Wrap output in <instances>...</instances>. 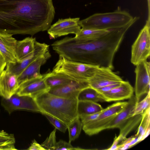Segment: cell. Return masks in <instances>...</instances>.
Listing matches in <instances>:
<instances>
[{
  "label": "cell",
  "instance_id": "6da1fadb",
  "mask_svg": "<svg viewBox=\"0 0 150 150\" xmlns=\"http://www.w3.org/2000/svg\"><path fill=\"white\" fill-rule=\"evenodd\" d=\"M55 14L52 0L0 1V32L33 35L47 30Z\"/></svg>",
  "mask_w": 150,
  "mask_h": 150
},
{
  "label": "cell",
  "instance_id": "7a4b0ae2",
  "mask_svg": "<svg viewBox=\"0 0 150 150\" xmlns=\"http://www.w3.org/2000/svg\"><path fill=\"white\" fill-rule=\"evenodd\" d=\"M139 19V17H135L127 25L110 29L106 34L94 40L82 41L74 37H68L63 44L62 55L69 60L112 70L115 55L125 34Z\"/></svg>",
  "mask_w": 150,
  "mask_h": 150
},
{
  "label": "cell",
  "instance_id": "3957f363",
  "mask_svg": "<svg viewBox=\"0 0 150 150\" xmlns=\"http://www.w3.org/2000/svg\"><path fill=\"white\" fill-rule=\"evenodd\" d=\"M35 99L42 113L57 118L67 125L78 116L77 99L65 98L47 92L37 96Z\"/></svg>",
  "mask_w": 150,
  "mask_h": 150
},
{
  "label": "cell",
  "instance_id": "277c9868",
  "mask_svg": "<svg viewBox=\"0 0 150 150\" xmlns=\"http://www.w3.org/2000/svg\"><path fill=\"white\" fill-rule=\"evenodd\" d=\"M134 19L129 12L118 7L113 12L94 14L80 20L79 24L83 29L110 30L124 27Z\"/></svg>",
  "mask_w": 150,
  "mask_h": 150
},
{
  "label": "cell",
  "instance_id": "5b68a950",
  "mask_svg": "<svg viewBox=\"0 0 150 150\" xmlns=\"http://www.w3.org/2000/svg\"><path fill=\"white\" fill-rule=\"evenodd\" d=\"M99 67L69 60L62 56L59 55V59L52 72L64 74L74 81L88 82Z\"/></svg>",
  "mask_w": 150,
  "mask_h": 150
},
{
  "label": "cell",
  "instance_id": "8992f818",
  "mask_svg": "<svg viewBox=\"0 0 150 150\" xmlns=\"http://www.w3.org/2000/svg\"><path fill=\"white\" fill-rule=\"evenodd\" d=\"M127 104V101L119 102L104 109L97 119L83 124V130L86 134L91 136L105 129L110 121L124 108Z\"/></svg>",
  "mask_w": 150,
  "mask_h": 150
},
{
  "label": "cell",
  "instance_id": "52a82bcc",
  "mask_svg": "<svg viewBox=\"0 0 150 150\" xmlns=\"http://www.w3.org/2000/svg\"><path fill=\"white\" fill-rule=\"evenodd\" d=\"M150 30V21H147L146 24L140 31L132 46L130 61L135 66L147 60L149 57Z\"/></svg>",
  "mask_w": 150,
  "mask_h": 150
},
{
  "label": "cell",
  "instance_id": "ba28073f",
  "mask_svg": "<svg viewBox=\"0 0 150 150\" xmlns=\"http://www.w3.org/2000/svg\"><path fill=\"white\" fill-rule=\"evenodd\" d=\"M1 103L9 114L21 110L42 113L35 98L28 96H19L15 93L8 98H2Z\"/></svg>",
  "mask_w": 150,
  "mask_h": 150
},
{
  "label": "cell",
  "instance_id": "9c48e42d",
  "mask_svg": "<svg viewBox=\"0 0 150 150\" xmlns=\"http://www.w3.org/2000/svg\"><path fill=\"white\" fill-rule=\"evenodd\" d=\"M136 66L134 91V96L139 102L143 95L150 92V62L146 60Z\"/></svg>",
  "mask_w": 150,
  "mask_h": 150
},
{
  "label": "cell",
  "instance_id": "30bf717a",
  "mask_svg": "<svg viewBox=\"0 0 150 150\" xmlns=\"http://www.w3.org/2000/svg\"><path fill=\"white\" fill-rule=\"evenodd\" d=\"M79 21V18L59 19L47 30L50 38L54 39L70 34L76 35L81 28Z\"/></svg>",
  "mask_w": 150,
  "mask_h": 150
},
{
  "label": "cell",
  "instance_id": "8fae6325",
  "mask_svg": "<svg viewBox=\"0 0 150 150\" xmlns=\"http://www.w3.org/2000/svg\"><path fill=\"white\" fill-rule=\"evenodd\" d=\"M50 72L23 82L19 85L16 93L19 96H28L35 98L37 96L47 92L50 88L47 85L45 80Z\"/></svg>",
  "mask_w": 150,
  "mask_h": 150
},
{
  "label": "cell",
  "instance_id": "7c38bea8",
  "mask_svg": "<svg viewBox=\"0 0 150 150\" xmlns=\"http://www.w3.org/2000/svg\"><path fill=\"white\" fill-rule=\"evenodd\" d=\"M112 69L107 67H99L88 82L90 87L97 89L105 86L121 83L123 80Z\"/></svg>",
  "mask_w": 150,
  "mask_h": 150
},
{
  "label": "cell",
  "instance_id": "4fadbf2b",
  "mask_svg": "<svg viewBox=\"0 0 150 150\" xmlns=\"http://www.w3.org/2000/svg\"><path fill=\"white\" fill-rule=\"evenodd\" d=\"M49 46L45 43L35 41L33 52L23 60L7 64L6 70L18 76L31 63L49 50Z\"/></svg>",
  "mask_w": 150,
  "mask_h": 150
},
{
  "label": "cell",
  "instance_id": "5bb4252c",
  "mask_svg": "<svg viewBox=\"0 0 150 150\" xmlns=\"http://www.w3.org/2000/svg\"><path fill=\"white\" fill-rule=\"evenodd\" d=\"M88 87L90 86L88 82L73 81L64 85L50 88L47 92L52 95L65 98L76 99L80 92Z\"/></svg>",
  "mask_w": 150,
  "mask_h": 150
},
{
  "label": "cell",
  "instance_id": "9a60e30c",
  "mask_svg": "<svg viewBox=\"0 0 150 150\" xmlns=\"http://www.w3.org/2000/svg\"><path fill=\"white\" fill-rule=\"evenodd\" d=\"M134 92L129 82L123 80L118 86L101 94L105 102H111L129 99L134 95Z\"/></svg>",
  "mask_w": 150,
  "mask_h": 150
},
{
  "label": "cell",
  "instance_id": "2e32d148",
  "mask_svg": "<svg viewBox=\"0 0 150 150\" xmlns=\"http://www.w3.org/2000/svg\"><path fill=\"white\" fill-rule=\"evenodd\" d=\"M51 57V55L49 50L30 64L18 76L19 85L25 81L41 76L42 74L40 72V67Z\"/></svg>",
  "mask_w": 150,
  "mask_h": 150
},
{
  "label": "cell",
  "instance_id": "e0dca14e",
  "mask_svg": "<svg viewBox=\"0 0 150 150\" xmlns=\"http://www.w3.org/2000/svg\"><path fill=\"white\" fill-rule=\"evenodd\" d=\"M19 84L18 76L6 69L0 75V96L8 98L16 93Z\"/></svg>",
  "mask_w": 150,
  "mask_h": 150
},
{
  "label": "cell",
  "instance_id": "ac0fdd59",
  "mask_svg": "<svg viewBox=\"0 0 150 150\" xmlns=\"http://www.w3.org/2000/svg\"><path fill=\"white\" fill-rule=\"evenodd\" d=\"M12 35V34L0 32V53L7 64L16 62L15 50L17 40Z\"/></svg>",
  "mask_w": 150,
  "mask_h": 150
},
{
  "label": "cell",
  "instance_id": "d6986e66",
  "mask_svg": "<svg viewBox=\"0 0 150 150\" xmlns=\"http://www.w3.org/2000/svg\"><path fill=\"white\" fill-rule=\"evenodd\" d=\"M129 99L126 107L114 117L106 126L105 129H119L129 117H131V113L138 102L134 95Z\"/></svg>",
  "mask_w": 150,
  "mask_h": 150
},
{
  "label": "cell",
  "instance_id": "ffe728a7",
  "mask_svg": "<svg viewBox=\"0 0 150 150\" xmlns=\"http://www.w3.org/2000/svg\"><path fill=\"white\" fill-rule=\"evenodd\" d=\"M36 39L32 37H27L17 41L15 50L16 61H21L31 55L34 52Z\"/></svg>",
  "mask_w": 150,
  "mask_h": 150
},
{
  "label": "cell",
  "instance_id": "44dd1931",
  "mask_svg": "<svg viewBox=\"0 0 150 150\" xmlns=\"http://www.w3.org/2000/svg\"><path fill=\"white\" fill-rule=\"evenodd\" d=\"M142 117V114L129 117L119 129V135L114 140L118 143L126 139V136L139 124Z\"/></svg>",
  "mask_w": 150,
  "mask_h": 150
},
{
  "label": "cell",
  "instance_id": "7402d4cb",
  "mask_svg": "<svg viewBox=\"0 0 150 150\" xmlns=\"http://www.w3.org/2000/svg\"><path fill=\"white\" fill-rule=\"evenodd\" d=\"M110 30L86 29L81 28L74 38L82 41L94 40L106 34Z\"/></svg>",
  "mask_w": 150,
  "mask_h": 150
},
{
  "label": "cell",
  "instance_id": "603a6c76",
  "mask_svg": "<svg viewBox=\"0 0 150 150\" xmlns=\"http://www.w3.org/2000/svg\"><path fill=\"white\" fill-rule=\"evenodd\" d=\"M104 108L99 104L94 102L78 101L77 110L79 117L97 112Z\"/></svg>",
  "mask_w": 150,
  "mask_h": 150
},
{
  "label": "cell",
  "instance_id": "cb8c5ba5",
  "mask_svg": "<svg viewBox=\"0 0 150 150\" xmlns=\"http://www.w3.org/2000/svg\"><path fill=\"white\" fill-rule=\"evenodd\" d=\"M74 81L64 74L50 72L45 80L46 83L50 88L61 86Z\"/></svg>",
  "mask_w": 150,
  "mask_h": 150
},
{
  "label": "cell",
  "instance_id": "d4e9b609",
  "mask_svg": "<svg viewBox=\"0 0 150 150\" xmlns=\"http://www.w3.org/2000/svg\"><path fill=\"white\" fill-rule=\"evenodd\" d=\"M150 107L142 114V117L135 136L138 137L139 142L146 137L150 133Z\"/></svg>",
  "mask_w": 150,
  "mask_h": 150
},
{
  "label": "cell",
  "instance_id": "484cf974",
  "mask_svg": "<svg viewBox=\"0 0 150 150\" xmlns=\"http://www.w3.org/2000/svg\"><path fill=\"white\" fill-rule=\"evenodd\" d=\"M77 99L78 101L87 100L96 103L105 102L101 94L90 87L82 90L79 93Z\"/></svg>",
  "mask_w": 150,
  "mask_h": 150
},
{
  "label": "cell",
  "instance_id": "4316f807",
  "mask_svg": "<svg viewBox=\"0 0 150 150\" xmlns=\"http://www.w3.org/2000/svg\"><path fill=\"white\" fill-rule=\"evenodd\" d=\"M83 124L79 116L75 118L68 125L69 142L71 143L79 137L83 127Z\"/></svg>",
  "mask_w": 150,
  "mask_h": 150
},
{
  "label": "cell",
  "instance_id": "83f0119b",
  "mask_svg": "<svg viewBox=\"0 0 150 150\" xmlns=\"http://www.w3.org/2000/svg\"><path fill=\"white\" fill-rule=\"evenodd\" d=\"M150 97L149 92L143 100L136 104L131 113V117L142 114L146 110L150 107Z\"/></svg>",
  "mask_w": 150,
  "mask_h": 150
},
{
  "label": "cell",
  "instance_id": "f1b7e54d",
  "mask_svg": "<svg viewBox=\"0 0 150 150\" xmlns=\"http://www.w3.org/2000/svg\"><path fill=\"white\" fill-rule=\"evenodd\" d=\"M48 120L57 129L64 133L67 129V125L64 123L53 116L45 112L42 113Z\"/></svg>",
  "mask_w": 150,
  "mask_h": 150
},
{
  "label": "cell",
  "instance_id": "f546056e",
  "mask_svg": "<svg viewBox=\"0 0 150 150\" xmlns=\"http://www.w3.org/2000/svg\"><path fill=\"white\" fill-rule=\"evenodd\" d=\"M56 130L55 128L51 132L49 136L44 142L41 144L46 150H55L57 142L56 141Z\"/></svg>",
  "mask_w": 150,
  "mask_h": 150
},
{
  "label": "cell",
  "instance_id": "4dcf8cb0",
  "mask_svg": "<svg viewBox=\"0 0 150 150\" xmlns=\"http://www.w3.org/2000/svg\"><path fill=\"white\" fill-rule=\"evenodd\" d=\"M79 147H74L69 142H67L62 140H59L57 142L55 150H83Z\"/></svg>",
  "mask_w": 150,
  "mask_h": 150
},
{
  "label": "cell",
  "instance_id": "1f68e13d",
  "mask_svg": "<svg viewBox=\"0 0 150 150\" xmlns=\"http://www.w3.org/2000/svg\"><path fill=\"white\" fill-rule=\"evenodd\" d=\"M7 142H15L14 134H9L3 130L0 131V143Z\"/></svg>",
  "mask_w": 150,
  "mask_h": 150
},
{
  "label": "cell",
  "instance_id": "d6a6232c",
  "mask_svg": "<svg viewBox=\"0 0 150 150\" xmlns=\"http://www.w3.org/2000/svg\"><path fill=\"white\" fill-rule=\"evenodd\" d=\"M103 110L96 113L79 117L83 125L97 119Z\"/></svg>",
  "mask_w": 150,
  "mask_h": 150
},
{
  "label": "cell",
  "instance_id": "836d02e7",
  "mask_svg": "<svg viewBox=\"0 0 150 150\" xmlns=\"http://www.w3.org/2000/svg\"><path fill=\"white\" fill-rule=\"evenodd\" d=\"M120 83L108 85L95 90H96L98 93L101 94L103 93L108 91L113 88L118 86Z\"/></svg>",
  "mask_w": 150,
  "mask_h": 150
},
{
  "label": "cell",
  "instance_id": "e575fe53",
  "mask_svg": "<svg viewBox=\"0 0 150 150\" xmlns=\"http://www.w3.org/2000/svg\"><path fill=\"white\" fill-rule=\"evenodd\" d=\"M28 149L29 150H46L41 144L38 143L35 139L33 141Z\"/></svg>",
  "mask_w": 150,
  "mask_h": 150
},
{
  "label": "cell",
  "instance_id": "d590c367",
  "mask_svg": "<svg viewBox=\"0 0 150 150\" xmlns=\"http://www.w3.org/2000/svg\"><path fill=\"white\" fill-rule=\"evenodd\" d=\"M7 63L4 58L0 53V75L2 73Z\"/></svg>",
  "mask_w": 150,
  "mask_h": 150
},
{
  "label": "cell",
  "instance_id": "8d00e7d4",
  "mask_svg": "<svg viewBox=\"0 0 150 150\" xmlns=\"http://www.w3.org/2000/svg\"><path fill=\"white\" fill-rule=\"evenodd\" d=\"M148 8V17L147 21H150V0H147Z\"/></svg>",
  "mask_w": 150,
  "mask_h": 150
},
{
  "label": "cell",
  "instance_id": "74e56055",
  "mask_svg": "<svg viewBox=\"0 0 150 150\" xmlns=\"http://www.w3.org/2000/svg\"><path fill=\"white\" fill-rule=\"evenodd\" d=\"M6 0H0V1H5Z\"/></svg>",
  "mask_w": 150,
  "mask_h": 150
}]
</instances>
